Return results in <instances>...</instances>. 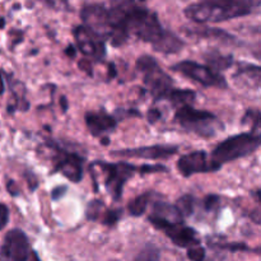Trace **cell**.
I'll return each instance as SVG.
<instances>
[{
    "mask_svg": "<svg viewBox=\"0 0 261 261\" xmlns=\"http://www.w3.org/2000/svg\"><path fill=\"white\" fill-rule=\"evenodd\" d=\"M107 17L111 27L109 40L115 47L125 45L130 35L150 43L153 50L162 54H176L185 45L177 35L163 27L154 12L135 0H111Z\"/></svg>",
    "mask_w": 261,
    "mask_h": 261,
    "instance_id": "6da1fadb",
    "label": "cell"
},
{
    "mask_svg": "<svg viewBox=\"0 0 261 261\" xmlns=\"http://www.w3.org/2000/svg\"><path fill=\"white\" fill-rule=\"evenodd\" d=\"M260 0H201L189 5L185 15L195 23H219L256 12Z\"/></svg>",
    "mask_w": 261,
    "mask_h": 261,
    "instance_id": "7a4b0ae2",
    "label": "cell"
},
{
    "mask_svg": "<svg viewBox=\"0 0 261 261\" xmlns=\"http://www.w3.org/2000/svg\"><path fill=\"white\" fill-rule=\"evenodd\" d=\"M261 138L259 133H242L227 138L219 143L212 152V160L218 162L219 165L232 162L251 155L259 149Z\"/></svg>",
    "mask_w": 261,
    "mask_h": 261,
    "instance_id": "3957f363",
    "label": "cell"
},
{
    "mask_svg": "<svg viewBox=\"0 0 261 261\" xmlns=\"http://www.w3.org/2000/svg\"><path fill=\"white\" fill-rule=\"evenodd\" d=\"M175 120L184 129L201 138H213L219 130H223V124L216 115L205 110L194 109L191 105H182L178 107Z\"/></svg>",
    "mask_w": 261,
    "mask_h": 261,
    "instance_id": "277c9868",
    "label": "cell"
},
{
    "mask_svg": "<svg viewBox=\"0 0 261 261\" xmlns=\"http://www.w3.org/2000/svg\"><path fill=\"white\" fill-rule=\"evenodd\" d=\"M137 70L143 75V82L149 89L154 101L165 99L173 88V81L150 55H143L137 60Z\"/></svg>",
    "mask_w": 261,
    "mask_h": 261,
    "instance_id": "5b68a950",
    "label": "cell"
},
{
    "mask_svg": "<svg viewBox=\"0 0 261 261\" xmlns=\"http://www.w3.org/2000/svg\"><path fill=\"white\" fill-rule=\"evenodd\" d=\"M171 69L173 71L182 74L186 78L201 84V86L208 87V88L214 87V88L223 89L227 88V86H228L226 78L222 75L221 71H217L209 65H201V64L195 63V61H180V63L175 64Z\"/></svg>",
    "mask_w": 261,
    "mask_h": 261,
    "instance_id": "8992f818",
    "label": "cell"
},
{
    "mask_svg": "<svg viewBox=\"0 0 261 261\" xmlns=\"http://www.w3.org/2000/svg\"><path fill=\"white\" fill-rule=\"evenodd\" d=\"M93 165L98 166L102 172L106 173V180H105V186L107 191L111 194L112 199L115 201L120 200L122 196V189L126 181L138 172V167L134 165H130L126 162H117L109 163L102 162V161H96Z\"/></svg>",
    "mask_w": 261,
    "mask_h": 261,
    "instance_id": "52a82bcc",
    "label": "cell"
},
{
    "mask_svg": "<svg viewBox=\"0 0 261 261\" xmlns=\"http://www.w3.org/2000/svg\"><path fill=\"white\" fill-rule=\"evenodd\" d=\"M31 257L38 260V255L31 249L28 237L22 229H10L0 247V259L9 261H27Z\"/></svg>",
    "mask_w": 261,
    "mask_h": 261,
    "instance_id": "ba28073f",
    "label": "cell"
},
{
    "mask_svg": "<svg viewBox=\"0 0 261 261\" xmlns=\"http://www.w3.org/2000/svg\"><path fill=\"white\" fill-rule=\"evenodd\" d=\"M46 144L56 153L54 157V172H60L74 184L81 182L83 178V158L76 153L63 149L54 142H47Z\"/></svg>",
    "mask_w": 261,
    "mask_h": 261,
    "instance_id": "9c48e42d",
    "label": "cell"
},
{
    "mask_svg": "<svg viewBox=\"0 0 261 261\" xmlns=\"http://www.w3.org/2000/svg\"><path fill=\"white\" fill-rule=\"evenodd\" d=\"M76 47L86 56L94 61H102L106 56V43L103 38L92 32L86 25H75L73 30Z\"/></svg>",
    "mask_w": 261,
    "mask_h": 261,
    "instance_id": "30bf717a",
    "label": "cell"
},
{
    "mask_svg": "<svg viewBox=\"0 0 261 261\" xmlns=\"http://www.w3.org/2000/svg\"><path fill=\"white\" fill-rule=\"evenodd\" d=\"M222 168V165L209 160L208 153L204 150H194L188 154L181 155L177 161V170L184 177H190L196 173L217 172Z\"/></svg>",
    "mask_w": 261,
    "mask_h": 261,
    "instance_id": "8fae6325",
    "label": "cell"
},
{
    "mask_svg": "<svg viewBox=\"0 0 261 261\" xmlns=\"http://www.w3.org/2000/svg\"><path fill=\"white\" fill-rule=\"evenodd\" d=\"M81 18L83 25L96 33L105 41L109 40L111 35L109 17H107V8L103 4H87L82 8Z\"/></svg>",
    "mask_w": 261,
    "mask_h": 261,
    "instance_id": "7c38bea8",
    "label": "cell"
},
{
    "mask_svg": "<svg viewBox=\"0 0 261 261\" xmlns=\"http://www.w3.org/2000/svg\"><path fill=\"white\" fill-rule=\"evenodd\" d=\"M148 221L153 227L163 232L168 227L184 223V216L176 205L158 200L153 204L152 213L148 217Z\"/></svg>",
    "mask_w": 261,
    "mask_h": 261,
    "instance_id": "4fadbf2b",
    "label": "cell"
},
{
    "mask_svg": "<svg viewBox=\"0 0 261 261\" xmlns=\"http://www.w3.org/2000/svg\"><path fill=\"white\" fill-rule=\"evenodd\" d=\"M176 145H150V147L127 148V149L112 150V157L120 158H144V160H167L177 153Z\"/></svg>",
    "mask_w": 261,
    "mask_h": 261,
    "instance_id": "5bb4252c",
    "label": "cell"
},
{
    "mask_svg": "<svg viewBox=\"0 0 261 261\" xmlns=\"http://www.w3.org/2000/svg\"><path fill=\"white\" fill-rule=\"evenodd\" d=\"M86 125L88 127L89 133L93 137H99L105 133L114 132L115 127L117 126V119L107 114L103 109L99 111H89L87 112L86 116Z\"/></svg>",
    "mask_w": 261,
    "mask_h": 261,
    "instance_id": "9a60e30c",
    "label": "cell"
},
{
    "mask_svg": "<svg viewBox=\"0 0 261 261\" xmlns=\"http://www.w3.org/2000/svg\"><path fill=\"white\" fill-rule=\"evenodd\" d=\"M163 233L178 247L188 249V247L200 245V239H199L198 232L191 227L184 226V223L175 224L172 227H168L163 231Z\"/></svg>",
    "mask_w": 261,
    "mask_h": 261,
    "instance_id": "2e32d148",
    "label": "cell"
},
{
    "mask_svg": "<svg viewBox=\"0 0 261 261\" xmlns=\"http://www.w3.org/2000/svg\"><path fill=\"white\" fill-rule=\"evenodd\" d=\"M154 195L153 191H147V193L140 194L135 199H133L129 204H127V212L132 217H140L145 213L148 208V204L152 200V196Z\"/></svg>",
    "mask_w": 261,
    "mask_h": 261,
    "instance_id": "e0dca14e",
    "label": "cell"
},
{
    "mask_svg": "<svg viewBox=\"0 0 261 261\" xmlns=\"http://www.w3.org/2000/svg\"><path fill=\"white\" fill-rule=\"evenodd\" d=\"M196 93L191 89H176L172 88L167 93L165 99L170 101L173 106H182V105H190L195 101Z\"/></svg>",
    "mask_w": 261,
    "mask_h": 261,
    "instance_id": "ac0fdd59",
    "label": "cell"
},
{
    "mask_svg": "<svg viewBox=\"0 0 261 261\" xmlns=\"http://www.w3.org/2000/svg\"><path fill=\"white\" fill-rule=\"evenodd\" d=\"M205 60L211 68H213L217 71H221L226 70V69H228L233 64V56L222 55V54L217 53V51H212V53L206 54Z\"/></svg>",
    "mask_w": 261,
    "mask_h": 261,
    "instance_id": "d6986e66",
    "label": "cell"
},
{
    "mask_svg": "<svg viewBox=\"0 0 261 261\" xmlns=\"http://www.w3.org/2000/svg\"><path fill=\"white\" fill-rule=\"evenodd\" d=\"M242 76H247L246 79H251L254 82V87H259L260 84V66L252 65V64H240V68L237 73L234 74V78H242Z\"/></svg>",
    "mask_w": 261,
    "mask_h": 261,
    "instance_id": "ffe728a7",
    "label": "cell"
},
{
    "mask_svg": "<svg viewBox=\"0 0 261 261\" xmlns=\"http://www.w3.org/2000/svg\"><path fill=\"white\" fill-rule=\"evenodd\" d=\"M180 212L182 213L184 217H189L194 213V208H195V198L190 194L188 195L181 196L177 200V204H176Z\"/></svg>",
    "mask_w": 261,
    "mask_h": 261,
    "instance_id": "44dd1931",
    "label": "cell"
},
{
    "mask_svg": "<svg viewBox=\"0 0 261 261\" xmlns=\"http://www.w3.org/2000/svg\"><path fill=\"white\" fill-rule=\"evenodd\" d=\"M209 246H212L216 250H227V251L231 252H250L252 251L246 244H242V242H227V244H209Z\"/></svg>",
    "mask_w": 261,
    "mask_h": 261,
    "instance_id": "7402d4cb",
    "label": "cell"
},
{
    "mask_svg": "<svg viewBox=\"0 0 261 261\" xmlns=\"http://www.w3.org/2000/svg\"><path fill=\"white\" fill-rule=\"evenodd\" d=\"M105 209V204L102 200H98V199H93L92 201H89L88 205H87V212L86 217L89 219V221H97L101 214V212Z\"/></svg>",
    "mask_w": 261,
    "mask_h": 261,
    "instance_id": "603a6c76",
    "label": "cell"
},
{
    "mask_svg": "<svg viewBox=\"0 0 261 261\" xmlns=\"http://www.w3.org/2000/svg\"><path fill=\"white\" fill-rule=\"evenodd\" d=\"M250 124L252 125V132L257 133L259 132V126H260V111L259 110H247L245 116L242 117V124Z\"/></svg>",
    "mask_w": 261,
    "mask_h": 261,
    "instance_id": "cb8c5ba5",
    "label": "cell"
},
{
    "mask_svg": "<svg viewBox=\"0 0 261 261\" xmlns=\"http://www.w3.org/2000/svg\"><path fill=\"white\" fill-rule=\"evenodd\" d=\"M121 209H107V211H105L103 218L101 221L102 224L109 227L115 226L120 221V218H121Z\"/></svg>",
    "mask_w": 261,
    "mask_h": 261,
    "instance_id": "d4e9b609",
    "label": "cell"
},
{
    "mask_svg": "<svg viewBox=\"0 0 261 261\" xmlns=\"http://www.w3.org/2000/svg\"><path fill=\"white\" fill-rule=\"evenodd\" d=\"M160 256V250L153 246V245H148L145 249H143L139 252V255L135 256V260H158Z\"/></svg>",
    "mask_w": 261,
    "mask_h": 261,
    "instance_id": "484cf974",
    "label": "cell"
},
{
    "mask_svg": "<svg viewBox=\"0 0 261 261\" xmlns=\"http://www.w3.org/2000/svg\"><path fill=\"white\" fill-rule=\"evenodd\" d=\"M188 257L194 261H201L205 259V249L201 247L200 245L188 247Z\"/></svg>",
    "mask_w": 261,
    "mask_h": 261,
    "instance_id": "4316f807",
    "label": "cell"
},
{
    "mask_svg": "<svg viewBox=\"0 0 261 261\" xmlns=\"http://www.w3.org/2000/svg\"><path fill=\"white\" fill-rule=\"evenodd\" d=\"M138 172L140 175L145 173H158V172H168V168L162 165H143L138 167Z\"/></svg>",
    "mask_w": 261,
    "mask_h": 261,
    "instance_id": "83f0119b",
    "label": "cell"
},
{
    "mask_svg": "<svg viewBox=\"0 0 261 261\" xmlns=\"http://www.w3.org/2000/svg\"><path fill=\"white\" fill-rule=\"evenodd\" d=\"M204 208H205L206 212H212L214 209H217L221 204V198L218 195H214V194H211V195L205 196L203 201Z\"/></svg>",
    "mask_w": 261,
    "mask_h": 261,
    "instance_id": "f1b7e54d",
    "label": "cell"
},
{
    "mask_svg": "<svg viewBox=\"0 0 261 261\" xmlns=\"http://www.w3.org/2000/svg\"><path fill=\"white\" fill-rule=\"evenodd\" d=\"M9 222V209L7 205L0 203V231L4 228Z\"/></svg>",
    "mask_w": 261,
    "mask_h": 261,
    "instance_id": "f546056e",
    "label": "cell"
},
{
    "mask_svg": "<svg viewBox=\"0 0 261 261\" xmlns=\"http://www.w3.org/2000/svg\"><path fill=\"white\" fill-rule=\"evenodd\" d=\"M66 193H68V186L60 185L51 191V198H53V200L58 201V200H60L61 198H64Z\"/></svg>",
    "mask_w": 261,
    "mask_h": 261,
    "instance_id": "4dcf8cb0",
    "label": "cell"
},
{
    "mask_svg": "<svg viewBox=\"0 0 261 261\" xmlns=\"http://www.w3.org/2000/svg\"><path fill=\"white\" fill-rule=\"evenodd\" d=\"M161 117H162V112L158 109H150L147 114V120L149 124H155L157 121H160Z\"/></svg>",
    "mask_w": 261,
    "mask_h": 261,
    "instance_id": "1f68e13d",
    "label": "cell"
},
{
    "mask_svg": "<svg viewBox=\"0 0 261 261\" xmlns=\"http://www.w3.org/2000/svg\"><path fill=\"white\" fill-rule=\"evenodd\" d=\"M78 65H79V68H81L84 73L88 74L89 76L93 75V71H92V64H91V61H89V59H87V58L82 59V60H79Z\"/></svg>",
    "mask_w": 261,
    "mask_h": 261,
    "instance_id": "d6a6232c",
    "label": "cell"
},
{
    "mask_svg": "<svg viewBox=\"0 0 261 261\" xmlns=\"http://www.w3.org/2000/svg\"><path fill=\"white\" fill-rule=\"evenodd\" d=\"M115 114L121 115V116H120V119H124L125 116H137V117L142 116V114H140V112L138 111V110H135V109L126 110V111H125V110H122V109H119V110H116V111H115Z\"/></svg>",
    "mask_w": 261,
    "mask_h": 261,
    "instance_id": "836d02e7",
    "label": "cell"
},
{
    "mask_svg": "<svg viewBox=\"0 0 261 261\" xmlns=\"http://www.w3.org/2000/svg\"><path fill=\"white\" fill-rule=\"evenodd\" d=\"M25 177H27L28 184H30V189H31V191H35V189L37 188V186H38L37 177H36V176L33 175L32 172H30V171H28V172L25 173Z\"/></svg>",
    "mask_w": 261,
    "mask_h": 261,
    "instance_id": "e575fe53",
    "label": "cell"
},
{
    "mask_svg": "<svg viewBox=\"0 0 261 261\" xmlns=\"http://www.w3.org/2000/svg\"><path fill=\"white\" fill-rule=\"evenodd\" d=\"M7 190L9 191L10 195H13V196L18 195L17 184H15L13 180H9V181H8V182H7Z\"/></svg>",
    "mask_w": 261,
    "mask_h": 261,
    "instance_id": "d590c367",
    "label": "cell"
},
{
    "mask_svg": "<svg viewBox=\"0 0 261 261\" xmlns=\"http://www.w3.org/2000/svg\"><path fill=\"white\" fill-rule=\"evenodd\" d=\"M65 54L69 56V58H75L76 55V47L74 45H69L68 47L65 48Z\"/></svg>",
    "mask_w": 261,
    "mask_h": 261,
    "instance_id": "8d00e7d4",
    "label": "cell"
},
{
    "mask_svg": "<svg viewBox=\"0 0 261 261\" xmlns=\"http://www.w3.org/2000/svg\"><path fill=\"white\" fill-rule=\"evenodd\" d=\"M109 66H110V68H109V78L112 79V78H115V76L117 75V70H116V68H115L114 63H110Z\"/></svg>",
    "mask_w": 261,
    "mask_h": 261,
    "instance_id": "74e56055",
    "label": "cell"
},
{
    "mask_svg": "<svg viewBox=\"0 0 261 261\" xmlns=\"http://www.w3.org/2000/svg\"><path fill=\"white\" fill-rule=\"evenodd\" d=\"M60 106H61V109H63L64 112H65L66 110H68V106H69V105H68V98H66L65 96H63L60 98Z\"/></svg>",
    "mask_w": 261,
    "mask_h": 261,
    "instance_id": "f35d334b",
    "label": "cell"
},
{
    "mask_svg": "<svg viewBox=\"0 0 261 261\" xmlns=\"http://www.w3.org/2000/svg\"><path fill=\"white\" fill-rule=\"evenodd\" d=\"M5 91V86H4V79H3L2 74H0V96H2L3 93H4Z\"/></svg>",
    "mask_w": 261,
    "mask_h": 261,
    "instance_id": "ab89813d",
    "label": "cell"
},
{
    "mask_svg": "<svg viewBox=\"0 0 261 261\" xmlns=\"http://www.w3.org/2000/svg\"><path fill=\"white\" fill-rule=\"evenodd\" d=\"M40 2H42L43 4H46L47 7H51V8L55 7V0H40Z\"/></svg>",
    "mask_w": 261,
    "mask_h": 261,
    "instance_id": "60d3db41",
    "label": "cell"
},
{
    "mask_svg": "<svg viewBox=\"0 0 261 261\" xmlns=\"http://www.w3.org/2000/svg\"><path fill=\"white\" fill-rule=\"evenodd\" d=\"M101 144L102 145H109L110 144V139L107 137H103L101 139Z\"/></svg>",
    "mask_w": 261,
    "mask_h": 261,
    "instance_id": "b9f144b4",
    "label": "cell"
},
{
    "mask_svg": "<svg viewBox=\"0 0 261 261\" xmlns=\"http://www.w3.org/2000/svg\"><path fill=\"white\" fill-rule=\"evenodd\" d=\"M4 25H5V19L4 18H0V30L4 28Z\"/></svg>",
    "mask_w": 261,
    "mask_h": 261,
    "instance_id": "7bdbcfd3",
    "label": "cell"
},
{
    "mask_svg": "<svg viewBox=\"0 0 261 261\" xmlns=\"http://www.w3.org/2000/svg\"><path fill=\"white\" fill-rule=\"evenodd\" d=\"M60 2H61V3H63V4H65V5H66V4H68V0H60Z\"/></svg>",
    "mask_w": 261,
    "mask_h": 261,
    "instance_id": "ee69618b",
    "label": "cell"
},
{
    "mask_svg": "<svg viewBox=\"0 0 261 261\" xmlns=\"http://www.w3.org/2000/svg\"><path fill=\"white\" fill-rule=\"evenodd\" d=\"M139 2H145V0H139Z\"/></svg>",
    "mask_w": 261,
    "mask_h": 261,
    "instance_id": "f6af8a7d",
    "label": "cell"
}]
</instances>
